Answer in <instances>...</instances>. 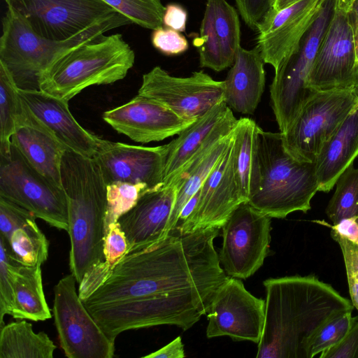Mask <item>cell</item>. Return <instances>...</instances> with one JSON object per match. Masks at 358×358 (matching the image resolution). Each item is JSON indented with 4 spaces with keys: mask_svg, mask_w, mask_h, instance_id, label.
<instances>
[{
    "mask_svg": "<svg viewBox=\"0 0 358 358\" xmlns=\"http://www.w3.org/2000/svg\"><path fill=\"white\" fill-rule=\"evenodd\" d=\"M199 64L219 72L231 67L241 46V25L236 8L226 0H207L200 26L194 39Z\"/></svg>",
    "mask_w": 358,
    "mask_h": 358,
    "instance_id": "ffe728a7",
    "label": "cell"
},
{
    "mask_svg": "<svg viewBox=\"0 0 358 358\" xmlns=\"http://www.w3.org/2000/svg\"><path fill=\"white\" fill-rule=\"evenodd\" d=\"M352 311L336 313L321 324L307 339L306 358H313L338 343L351 328L355 317Z\"/></svg>",
    "mask_w": 358,
    "mask_h": 358,
    "instance_id": "d6a6232c",
    "label": "cell"
},
{
    "mask_svg": "<svg viewBox=\"0 0 358 358\" xmlns=\"http://www.w3.org/2000/svg\"><path fill=\"white\" fill-rule=\"evenodd\" d=\"M41 265L26 266L10 258L9 270L15 301L12 316L15 319L37 322L52 317L43 288Z\"/></svg>",
    "mask_w": 358,
    "mask_h": 358,
    "instance_id": "4316f807",
    "label": "cell"
},
{
    "mask_svg": "<svg viewBox=\"0 0 358 358\" xmlns=\"http://www.w3.org/2000/svg\"><path fill=\"white\" fill-rule=\"evenodd\" d=\"M272 0H235L236 8L245 24L257 31L270 10Z\"/></svg>",
    "mask_w": 358,
    "mask_h": 358,
    "instance_id": "60d3db41",
    "label": "cell"
},
{
    "mask_svg": "<svg viewBox=\"0 0 358 358\" xmlns=\"http://www.w3.org/2000/svg\"><path fill=\"white\" fill-rule=\"evenodd\" d=\"M71 273L54 288L52 313L61 348L69 358H112L115 341L101 329L76 289Z\"/></svg>",
    "mask_w": 358,
    "mask_h": 358,
    "instance_id": "8fae6325",
    "label": "cell"
},
{
    "mask_svg": "<svg viewBox=\"0 0 358 358\" xmlns=\"http://www.w3.org/2000/svg\"><path fill=\"white\" fill-rule=\"evenodd\" d=\"M187 20V12L178 3H169L165 7L163 24L179 32H185Z\"/></svg>",
    "mask_w": 358,
    "mask_h": 358,
    "instance_id": "7bdbcfd3",
    "label": "cell"
},
{
    "mask_svg": "<svg viewBox=\"0 0 358 358\" xmlns=\"http://www.w3.org/2000/svg\"><path fill=\"white\" fill-rule=\"evenodd\" d=\"M299 0H272L268 12H277L290 6Z\"/></svg>",
    "mask_w": 358,
    "mask_h": 358,
    "instance_id": "c3c4849f",
    "label": "cell"
},
{
    "mask_svg": "<svg viewBox=\"0 0 358 358\" xmlns=\"http://www.w3.org/2000/svg\"><path fill=\"white\" fill-rule=\"evenodd\" d=\"M335 185L336 190L325 210L328 218L336 224L345 218L358 217V168L351 164Z\"/></svg>",
    "mask_w": 358,
    "mask_h": 358,
    "instance_id": "1f68e13d",
    "label": "cell"
},
{
    "mask_svg": "<svg viewBox=\"0 0 358 358\" xmlns=\"http://www.w3.org/2000/svg\"><path fill=\"white\" fill-rule=\"evenodd\" d=\"M11 142L34 168L62 187L61 162L67 148L23 104Z\"/></svg>",
    "mask_w": 358,
    "mask_h": 358,
    "instance_id": "603a6c76",
    "label": "cell"
},
{
    "mask_svg": "<svg viewBox=\"0 0 358 358\" xmlns=\"http://www.w3.org/2000/svg\"><path fill=\"white\" fill-rule=\"evenodd\" d=\"M60 171L68 202L69 268L79 284L94 265L105 261L107 185L93 157L69 149L62 155Z\"/></svg>",
    "mask_w": 358,
    "mask_h": 358,
    "instance_id": "3957f363",
    "label": "cell"
},
{
    "mask_svg": "<svg viewBox=\"0 0 358 358\" xmlns=\"http://www.w3.org/2000/svg\"><path fill=\"white\" fill-rule=\"evenodd\" d=\"M259 128L255 121L249 117L238 120L236 127V173L241 195L245 201L249 197Z\"/></svg>",
    "mask_w": 358,
    "mask_h": 358,
    "instance_id": "f1b7e54d",
    "label": "cell"
},
{
    "mask_svg": "<svg viewBox=\"0 0 358 358\" xmlns=\"http://www.w3.org/2000/svg\"><path fill=\"white\" fill-rule=\"evenodd\" d=\"M134 62V51L122 34H102L55 60L40 76L38 88L69 101L87 87L124 78Z\"/></svg>",
    "mask_w": 358,
    "mask_h": 358,
    "instance_id": "5b68a950",
    "label": "cell"
},
{
    "mask_svg": "<svg viewBox=\"0 0 358 358\" xmlns=\"http://www.w3.org/2000/svg\"><path fill=\"white\" fill-rule=\"evenodd\" d=\"M330 234L341 248L345 266L351 301L354 308L358 310V244L350 242L334 232L331 231Z\"/></svg>",
    "mask_w": 358,
    "mask_h": 358,
    "instance_id": "74e56055",
    "label": "cell"
},
{
    "mask_svg": "<svg viewBox=\"0 0 358 358\" xmlns=\"http://www.w3.org/2000/svg\"><path fill=\"white\" fill-rule=\"evenodd\" d=\"M328 226L331 229V232L358 244V217L345 218Z\"/></svg>",
    "mask_w": 358,
    "mask_h": 358,
    "instance_id": "ee69618b",
    "label": "cell"
},
{
    "mask_svg": "<svg viewBox=\"0 0 358 358\" xmlns=\"http://www.w3.org/2000/svg\"><path fill=\"white\" fill-rule=\"evenodd\" d=\"M319 191L314 162L294 159L285 149L281 132L257 136V151L248 202L270 217L307 213Z\"/></svg>",
    "mask_w": 358,
    "mask_h": 358,
    "instance_id": "277c9868",
    "label": "cell"
},
{
    "mask_svg": "<svg viewBox=\"0 0 358 358\" xmlns=\"http://www.w3.org/2000/svg\"><path fill=\"white\" fill-rule=\"evenodd\" d=\"M230 110L224 101L217 103L166 144L164 186H168L203 147Z\"/></svg>",
    "mask_w": 358,
    "mask_h": 358,
    "instance_id": "484cf974",
    "label": "cell"
},
{
    "mask_svg": "<svg viewBox=\"0 0 358 358\" xmlns=\"http://www.w3.org/2000/svg\"><path fill=\"white\" fill-rule=\"evenodd\" d=\"M148 189V187L143 183L114 182L107 185L104 240L110 227L130 210Z\"/></svg>",
    "mask_w": 358,
    "mask_h": 358,
    "instance_id": "836d02e7",
    "label": "cell"
},
{
    "mask_svg": "<svg viewBox=\"0 0 358 358\" xmlns=\"http://www.w3.org/2000/svg\"><path fill=\"white\" fill-rule=\"evenodd\" d=\"M129 245L118 221L113 224L105 238L103 254L106 265L112 271L120 259L128 252Z\"/></svg>",
    "mask_w": 358,
    "mask_h": 358,
    "instance_id": "ab89813d",
    "label": "cell"
},
{
    "mask_svg": "<svg viewBox=\"0 0 358 358\" xmlns=\"http://www.w3.org/2000/svg\"><path fill=\"white\" fill-rule=\"evenodd\" d=\"M130 24L128 18L112 20L69 40L57 41L38 35L20 14L8 7L2 18L0 62L7 67L18 88L39 90L40 76L62 55L108 31Z\"/></svg>",
    "mask_w": 358,
    "mask_h": 358,
    "instance_id": "8992f818",
    "label": "cell"
},
{
    "mask_svg": "<svg viewBox=\"0 0 358 358\" xmlns=\"http://www.w3.org/2000/svg\"><path fill=\"white\" fill-rule=\"evenodd\" d=\"M133 24L149 29L162 27L165 6L161 0H102Z\"/></svg>",
    "mask_w": 358,
    "mask_h": 358,
    "instance_id": "e575fe53",
    "label": "cell"
},
{
    "mask_svg": "<svg viewBox=\"0 0 358 358\" xmlns=\"http://www.w3.org/2000/svg\"><path fill=\"white\" fill-rule=\"evenodd\" d=\"M22 113L18 87L7 67L0 62V152L9 150Z\"/></svg>",
    "mask_w": 358,
    "mask_h": 358,
    "instance_id": "f546056e",
    "label": "cell"
},
{
    "mask_svg": "<svg viewBox=\"0 0 358 358\" xmlns=\"http://www.w3.org/2000/svg\"><path fill=\"white\" fill-rule=\"evenodd\" d=\"M0 197L52 227L68 231V202L63 187L34 168L12 142L8 151L0 152Z\"/></svg>",
    "mask_w": 358,
    "mask_h": 358,
    "instance_id": "52a82bcc",
    "label": "cell"
},
{
    "mask_svg": "<svg viewBox=\"0 0 358 358\" xmlns=\"http://www.w3.org/2000/svg\"><path fill=\"white\" fill-rule=\"evenodd\" d=\"M36 218L29 210L0 197V235L6 240L17 229L39 228Z\"/></svg>",
    "mask_w": 358,
    "mask_h": 358,
    "instance_id": "d590c367",
    "label": "cell"
},
{
    "mask_svg": "<svg viewBox=\"0 0 358 358\" xmlns=\"http://www.w3.org/2000/svg\"><path fill=\"white\" fill-rule=\"evenodd\" d=\"M266 290L265 320L257 358H306L312 333L334 315L352 311V301L314 275L271 278Z\"/></svg>",
    "mask_w": 358,
    "mask_h": 358,
    "instance_id": "7a4b0ae2",
    "label": "cell"
},
{
    "mask_svg": "<svg viewBox=\"0 0 358 358\" xmlns=\"http://www.w3.org/2000/svg\"><path fill=\"white\" fill-rule=\"evenodd\" d=\"M166 144L143 147L101 139L93 158L106 185L145 184L150 189L163 185Z\"/></svg>",
    "mask_w": 358,
    "mask_h": 358,
    "instance_id": "ac0fdd59",
    "label": "cell"
},
{
    "mask_svg": "<svg viewBox=\"0 0 358 358\" xmlns=\"http://www.w3.org/2000/svg\"><path fill=\"white\" fill-rule=\"evenodd\" d=\"M103 119L118 133L143 143L179 134L194 122L182 119L164 105L140 94L106 111Z\"/></svg>",
    "mask_w": 358,
    "mask_h": 358,
    "instance_id": "d6986e66",
    "label": "cell"
},
{
    "mask_svg": "<svg viewBox=\"0 0 358 358\" xmlns=\"http://www.w3.org/2000/svg\"><path fill=\"white\" fill-rule=\"evenodd\" d=\"M176 195L175 186L148 189L136 204L118 220L124 232L128 253L150 247L167 235V227Z\"/></svg>",
    "mask_w": 358,
    "mask_h": 358,
    "instance_id": "44dd1931",
    "label": "cell"
},
{
    "mask_svg": "<svg viewBox=\"0 0 358 358\" xmlns=\"http://www.w3.org/2000/svg\"><path fill=\"white\" fill-rule=\"evenodd\" d=\"M219 229L183 233L176 226L158 243L122 257L84 305L102 304L99 321L113 338L163 324L189 329L228 277L214 246Z\"/></svg>",
    "mask_w": 358,
    "mask_h": 358,
    "instance_id": "6da1fadb",
    "label": "cell"
},
{
    "mask_svg": "<svg viewBox=\"0 0 358 358\" xmlns=\"http://www.w3.org/2000/svg\"><path fill=\"white\" fill-rule=\"evenodd\" d=\"M185 357L184 345L180 336L176 337L169 344L153 352L143 356L144 358H183Z\"/></svg>",
    "mask_w": 358,
    "mask_h": 358,
    "instance_id": "f6af8a7d",
    "label": "cell"
},
{
    "mask_svg": "<svg viewBox=\"0 0 358 358\" xmlns=\"http://www.w3.org/2000/svg\"><path fill=\"white\" fill-rule=\"evenodd\" d=\"M6 241L10 257L19 264L33 266L48 259L49 242L39 228L17 229Z\"/></svg>",
    "mask_w": 358,
    "mask_h": 358,
    "instance_id": "4dcf8cb0",
    "label": "cell"
},
{
    "mask_svg": "<svg viewBox=\"0 0 358 358\" xmlns=\"http://www.w3.org/2000/svg\"><path fill=\"white\" fill-rule=\"evenodd\" d=\"M358 156V105L323 146L315 161L319 192H329Z\"/></svg>",
    "mask_w": 358,
    "mask_h": 358,
    "instance_id": "d4e9b609",
    "label": "cell"
},
{
    "mask_svg": "<svg viewBox=\"0 0 358 358\" xmlns=\"http://www.w3.org/2000/svg\"><path fill=\"white\" fill-rule=\"evenodd\" d=\"M151 42L157 50L168 56L182 54L189 48L188 41L182 34L163 27L153 30Z\"/></svg>",
    "mask_w": 358,
    "mask_h": 358,
    "instance_id": "f35d334b",
    "label": "cell"
},
{
    "mask_svg": "<svg viewBox=\"0 0 358 358\" xmlns=\"http://www.w3.org/2000/svg\"><path fill=\"white\" fill-rule=\"evenodd\" d=\"M0 358H52L57 347L44 331L18 320L0 328Z\"/></svg>",
    "mask_w": 358,
    "mask_h": 358,
    "instance_id": "83f0119b",
    "label": "cell"
},
{
    "mask_svg": "<svg viewBox=\"0 0 358 358\" xmlns=\"http://www.w3.org/2000/svg\"><path fill=\"white\" fill-rule=\"evenodd\" d=\"M224 80H215L203 71L176 77L157 66L143 75L138 94L159 102L182 119L195 121L224 101Z\"/></svg>",
    "mask_w": 358,
    "mask_h": 358,
    "instance_id": "4fadbf2b",
    "label": "cell"
},
{
    "mask_svg": "<svg viewBox=\"0 0 358 358\" xmlns=\"http://www.w3.org/2000/svg\"><path fill=\"white\" fill-rule=\"evenodd\" d=\"M308 86L315 91L358 90V61L350 12L334 8L314 59Z\"/></svg>",
    "mask_w": 358,
    "mask_h": 358,
    "instance_id": "5bb4252c",
    "label": "cell"
},
{
    "mask_svg": "<svg viewBox=\"0 0 358 358\" xmlns=\"http://www.w3.org/2000/svg\"><path fill=\"white\" fill-rule=\"evenodd\" d=\"M350 15L354 33L355 50L358 61V0L353 3L350 11Z\"/></svg>",
    "mask_w": 358,
    "mask_h": 358,
    "instance_id": "7dc6e473",
    "label": "cell"
},
{
    "mask_svg": "<svg viewBox=\"0 0 358 358\" xmlns=\"http://www.w3.org/2000/svg\"><path fill=\"white\" fill-rule=\"evenodd\" d=\"M265 306V300L249 292L239 278L228 275L207 312V338L229 336L258 343L264 325Z\"/></svg>",
    "mask_w": 358,
    "mask_h": 358,
    "instance_id": "9a60e30c",
    "label": "cell"
},
{
    "mask_svg": "<svg viewBox=\"0 0 358 358\" xmlns=\"http://www.w3.org/2000/svg\"><path fill=\"white\" fill-rule=\"evenodd\" d=\"M200 194L201 188L183 206L180 213L177 225L185 222L195 211L199 201Z\"/></svg>",
    "mask_w": 358,
    "mask_h": 358,
    "instance_id": "bcb514c9",
    "label": "cell"
},
{
    "mask_svg": "<svg viewBox=\"0 0 358 358\" xmlns=\"http://www.w3.org/2000/svg\"><path fill=\"white\" fill-rule=\"evenodd\" d=\"M22 103L67 149L93 157L101 138L85 130L71 113L68 101L39 90L18 88Z\"/></svg>",
    "mask_w": 358,
    "mask_h": 358,
    "instance_id": "7402d4cb",
    "label": "cell"
},
{
    "mask_svg": "<svg viewBox=\"0 0 358 358\" xmlns=\"http://www.w3.org/2000/svg\"><path fill=\"white\" fill-rule=\"evenodd\" d=\"M320 358H358V315L355 317L353 324L336 345L323 351Z\"/></svg>",
    "mask_w": 358,
    "mask_h": 358,
    "instance_id": "b9f144b4",
    "label": "cell"
},
{
    "mask_svg": "<svg viewBox=\"0 0 358 358\" xmlns=\"http://www.w3.org/2000/svg\"><path fill=\"white\" fill-rule=\"evenodd\" d=\"M335 1L326 0L297 50L275 72L270 86L273 111L280 132L290 127L307 101L317 92L308 86L316 53L334 11Z\"/></svg>",
    "mask_w": 358,
    "mask_h": 358,
    "instance_id": "ba28073f",
    "label": "cell"
},
{
    "mask_svg": "<svg viewBox=\"0 0 358 358\" xmlns=\"http://www.w3.org/2000/svg\"><path fill=\"white\" fill-rule=\"evenodd\" d=\"M269 216L241 203L229 215L222 229L220 264L231 277L247 279L263 265L269 252L271 220Z\"/></svg>",
    "mask_w": 358,
    "mask_h": 358,
    "instance_id": "7c38bea8",
    "label": "cell"
},
{
    "mask_svg": "<svg viewBox=\"0 0 358 358\" xmlns=\"http://www.w3.org/2000/svg\"><path fill=\"white\" fill-rule=\"evenodd\" d=\"M4 1L38 35L57 41L69 40L106 21L127 18L102 0Z\"/></svg>",
    "mask_w": 358,
    "mask_h": 358,
    "instance_id": "30bf717a",
    "label": "cell"
},
{
    "mask_svg": "<svg viewBox=\"0 0 358 358\" xmlns=\"http://www.w3.org/2000/svg\"><path fill=\"white\" fill-rule=\"evenodd\" d=\"M357 0H335V7L338 9L350 12L353 3Z\"/></svg>",
    "mask_w": 358,
    "mask_h": 358,
    "instance_id": "681fc988",
    "label": "cell"
},
{
    "mask_svg": "<svg viewBox=\"0 0 358 358\" xmlns=\"http://www.w3.org/2000/svg\"><path fill=\"white\" fill-rule=\"evenodd\" d=\"M236 151L235 128L227 148L202 184L195 211L185 222L176 225L182 232L210 227L220 229L231 213L245 201L237 180Z\"/></svg>",
    "mask_w": 358,
    "mask_h": 358,
    "instance_id": "2e32d148",
    "label": "cell"
},
{
    "mask_svg": "<svg viewBox=\"0 0 358 358\" xmlns=\"http://www.w3.org/2000/svg\"><path fill=\"white\" fill-rule=\"evenodd\" d=\"M358 105V90L317 91L282 134L285 149L301 162H315L323 146Z\"/></svg>",
    "mask_w": 358,
    "mask_h": 358,
    "instance_id": "9c48e42d",
    "label": "cell"
},
{
    "mask_svg": "<svg viewBox=\"0 0 358 358\" xmlns=\"http://www.w3.org/2000/svg\"><path fill=\"white\" fill-rule=\"evenodd\" d=\"M264 64L257 45L251 50L239 48L224 80V101L230 108L242 114L254 113L264 90Z\"/></svg>",
    "mask_w": 358,
    "mask_h": 358,
    "instance_id": "cb8c5ba5",
    "label": "cell"
},
{
    "mask_svg": "<svg viewBox=\"0 0 358 358\" xmlns=\"http://www.w3.org/2000/svg\"><path fill=\"white\" fill-rule=\"evenodd\" d=\"M326 0H299L277 12H268L257 27V46L265 64L276 72L298 49Z\"/></svg>",
    "mask_w": 358,
    "mask_h": 358,
    "instance_id": "e0dca14e",
    "label": "cell"
},
{
    "mask_svg": "<svg viewBox=\"0 0 358 358\" xmlns=\"http://www.w3.org/2000/svg\"><path fill=\"white\" fill-rule=\"evenodd\" d=\"M10 261L7 241L0 235V328L4 325V315H13L15 308V294L9 270Z\"/></svg>",
    "mask_w": 358,
    "mask_h": 358,
    "instance_id": "8d00e7d4",
    "label": "cell"
}]
</instances>
